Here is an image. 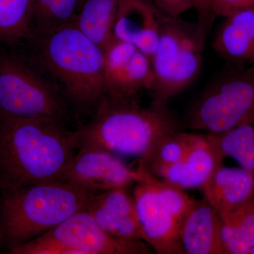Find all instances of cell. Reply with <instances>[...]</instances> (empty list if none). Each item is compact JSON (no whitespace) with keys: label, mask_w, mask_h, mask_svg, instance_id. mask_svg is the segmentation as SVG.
Segmentation results:
<instances>
[{"label":"cell","mask_w":254,"mask_h":254,"mask_svg":"<svg viewBox=\"0 0 254 254\" xmlns=\"http://www.w3.org/2000/svg\"><path fill=\"white\" fill-rule=\"evenodd\" d=\"M75 131L56 118L0 120V190L60 181L78 150Z\"/></svg>","instance_id":"1"},{"label":"cell","mask_w":254,"mask_h":254,"mask_svg":"<svg viewBox=\"0 0 254 254\" xmlns=\"http://www.w3.org/2000/svg\"><path fill=\"white\" fill-rule=\"evenodd\" d=\"M26 43V58L59 89L73 115L91 117L105 97L103 49L74 24Z\"/></svg>","instance_id":"2"},{"label":"cell","mask_w":254,"mask_h":254,"mask_svg":"<svg viewBox=\"0 0 254 254\" xmlns=\"http://www.w3.org/2000/svg\"><path fill=\"white\" fill-rule=\"evenodd\" d=\"M181 129L180 119L168 103L152 99L143 106L138 97H105L75 133L78 148L93 145L143 160L162 138Z\"/></svg>","instance_id":"3"},{"label":"cell","mask_w":254,"mask_h":254,"mask_svg":"<svg viewBox=\"0 0 254 254\" xmlns=\"http://www.w3.org/2000/svg\"><path fill=\"white\" fill-rule=\"evenodd\" d=\"M95 193L61 181L4 190L0 204V233L9 248L50 231L86 208Z\"/></svg>","instance_id":"4"},{"label":"cell","mask_w":254,"mask_h":254,"mask_svg":"<svg viewBox=\"0 0 254 254\" xmlns=\"http://www.w3.org/2000/svg\"><path fill=\"white\" fill-rule=\"evenodd\" d=\"M254 122V64H229L187 112L189 128L222 133Z\"/></svg>","instance_id":"5"},{"label":"cell","mask_w":254,"mask_h":254,"mask_svg":"<svg viewBox=\"0 0 254 254\" xmlns=\"http://www.w3.org/2000/svg\"><path fill=\"white\" fill-rule=\"evenodd\" d=\"M205 41L197 23L161 14L158 46L150 58L153 99L168 103L194 82L201 70Z\"/></svg>","instance_id":"6"},{"label":"cell","mask_w":254,"mask_h":254,"mask_svg":"<svg viewBox=\"0 0 254 254\" xmlns=\"http://www.w3.org/2000/svg\"><path fill=\"white\" fill-rule=\"evenodd\" d=\"M72 112L53 82L26 56L0 55V120L56 118Z\"/></svg>","instance_id":"7"},{"label":"cell","mask_w":254,"mask_h":254,"mask_svg":"<svg viewBox=\"0 0 254 254\" xmlns=\"http://www.w3.org/2000/svg\"><path fill=\"white\" fill-rule=\"evenodd\" d=\"M146 242L119 238L105 232L86 209L23 245L12 254H146Z\"/></svg>","instance_id":"8"},{"label":"cell","mask_w":254,"mask_h":254,"mask_svg":"<svg viewBox=\"0 0 254 254\" xmlns=\"http://www.w3.org/2000/svg\"><path fill=\"white\" fill-rule=\"evenodd\" d=\"M139 180L138 168L132 170L119 155L93 145L78 148L60 178V181L95 194L127 188Z\"/></svg>","instance_id":"9"},{"label":"cell","mask_w":254,"mask_h":254,"mask_svg":"<svg viewBox=\"0 0 254 254\" xmlns=\"http://www.w3.org/2000/svg\"><path fill=\"white\" fill-rule=\"evenodd\" d=\"M103 50L105 97L133 98L152 89L154 76L149 57L115 37Z\"/></svg>","instance_id":"10"},{"label":"cell","mask_w":254,"mask_h":254,"mask_svg":"<svg viewBox=\"0 0 254 254\" xmlns=\"http://www.w3.org/2000/svg\"><path fill=\"white\" fill-rule=\"evenodd\" d=\"M133 197L146 242L158 254H183L180 224L159 200L150 185L137 182Z\"/></svg>","instance_id":"11"},{"label":"cell","mask_w":254,"mask_h":254,"mask_svg":"<svg viewBox=\"0 0 254 254\" xmlns=\"http://www.w3.org/2000/svg\"><path fill=\"white\" fill-rule=\"evenodd\" d=\"M85 209L110 235L146 242L134 197L127 191L126 188L113 189L96 193Z\"/></svg>","instance_id":"12"},{"label":"cell","mask_w":254,"mask_h":254,"mask_svg":"<svg viewBox=\"0 0 254 254\" xmlns=\"http://www.w3.org/2000/svg\"><path fill=\"white\" fill-rule=\"evenodd\" d=\"M162 14L148 0H120L113 36L151 58L158 46Z\"/></svg>","instance_id":"13"},{"label":"cell","mask_w":254,"mask_h":254,"mask_svg":"<svg viewBox=\"0 0 254 254\" xmlns=\"http://www.w3.org/2000/svg\"><path fill=\"white\" fill-rule=\"evenodd\" d=\"M223 160L208 134L198 133L195 143L180 162L148 170L182 190L200 189L215 169L222 165Z\"/></svg>","instance_id":"14"},{"label":"cell","mask_w":254,"mask_h":254,"mask_svg":"<svg viewBox=\"0 0 254 254\" xmlns=\"http://www.w3.org/2000/svg\"><path fill=\"white\" fill-rule=\"evenodd\" d=\"M185 254H228L222 241L220 218L205 198L195 200L180 227Z\"/></svg>","instance_id":"15"},{"label":"cell","mask_w":254,"mask_h":254,"mask_svg":"<svg viewBox=\"0 0 254 254\" xmlns=\"http://www.w3.org/2000/svg\"><path fill=\"white\" fill-rule=\"evenodd\" d=\"M200 189L205 199L221 217L254 197V173L221 165Z\"/></svg>","instance_id":"16"},{"label":"cell","mask_w":254,"mask_h":254,"mask_svg":"<svg viewBox=\"0 0 254 254\" xmlns=\"http://www.w3.org/2000/svg\"><path fill=\"white\" fill-rule=\"evenodd\" d=\"M212 48L228 64H254V6L225 18Z\"/></svg>","instance_id":"17"},{"label":"cell","mask_w":254,"mask_h":254,"mask_svg":"<svg viewBox=\"0 0 254 254\" xmlns=\"http://www.w3.org/2000/svg\"><path fill=\"white\" fill-rule=\"evenodd\" d=\"M83 1V0H32L28 38L26 41L74 24Z\"/></svg>","instance_id":"18"},{"label":"cell","mask_w":254,"mask_h":254,"mask_svg":"<svg viewBox=\"0 0 254 254\" xmlns=\"http://www.w3.org/2000/svg\"><path fill=\"white\" fill-rule=\"evenodd\" d=\"M120 0H83L74 25L93 43L105 48L113 38Z\"/></svg>","instance_id":"19"},{"label":"cell","mask_w":254,"mask_h":254,"mask_svg":"<svg viewBox=\"0 0 254 254\" xmlns=\"http://www.w3.org/2000/svg\"><path fill=\"white\" fill-rule=\"evenodd\" d=\"M220 218L227 254H250L254 247V197Z\"/></svg>","instance_id":"20"},{"label":"cell","mask_w":254,"mask_h":254,"mask_svg":"<svg viewBox=\"0 0 254 254\" xmlns=\"http://www.w3.org/2000/svg\"><path fill=\"white\" fill-rule=\"evenodd\" d=\"M208 136L224 158L234 159L241 168L254 173V122Z\"/></svg>","instance_id":"21"},{"label":"cell","mask_w":254,"mask_h":254,"mask_svg":"<svg viewBox=\"0 0 254 254\" xmlns=\"http://www.w3.org/2000/svg\"><path fill=\"white\" fill-rule=\"evenodd\" d=\"M32 0H0V41L16 45L28 38Z\"/></svg>","instance_id":"22"},{"label":"cell","mask_w":254,"mask_h":254,"mask_svg":"<svg viewBox=\"0 0 254 254\" xmlns=\"http://www.w3.org/2000/svg\"><path fill=\"white\" fill-rule=\"evenodd\" d=\"M137 168L140 173L139 181H144L150 185L162 204L173 215L180 225H181L195 199L190 197L180 187L150 173L143 164L138 163Z\"/></svg>","instance_id":"23"},{"label":"cell","mask_w":254,"mask_h":254,"mask_svg":"<svg viewBox=\"0 0 254 254\" xmlns=\"http://www.w3.org/2000/svg\"><path fill=\"white\" fill-rule=\"evenodd\" d=\"M198 135L179 131L164 137L155 145L148 156L145 160H139V163L148 170L178 163L185 158Z\"/></svg>","instance_id":"24"},{"label":"cell","mask_w":254,"mask_h":254,"mask_svg":"<svg viewBox=\"0 0 254 254\" xmlns=\"http://www.w3.org/2000/svg\"><path fill=\"white\" fill-rule=\"evenodd\" d=\"M213 0H193V8L198 16V27L202 36L206 38L207 33L213 26L216 16L213 11Z\"/></svg>","instance_id":"25"},{"label":"cell","mask_w":254,"mask_h":254,"mask_svg":"<svg viewBox=\"0 0 254 254\" xmlns=\"http://www.w3.org/2000/svg\"><path fill=\"white\" fill-rule=\"evenodd\" d=\"M254 6V0H213V11L215 16H227Z\"/></svg>","instance_id":"26"},{"label":"cell","mask_w":254,"mask_h":254,"mask_svg":"<svg viewBox=\"0 0 254 254\" xmlns=\"http://www.w3.org/2000/svg\"><path fill=\"white\" fill-rule=\"evenodd\" d=\"M174 16L180 17L181 14L193 8V0H172Z\"/></svg>","instance_id":"27"},{"label":"cell","mask_w":254,"mask_h":254,"mask_svg":"<svg viewBox=\"0 0 254 254\" xmlns=\"http://www.w3.org/2000/svg\"><path fill=\"white\" fill-rule=\"evenodd\" d=\"M250 254H254V247L252 249V250L250 251Z\"/></svg>","instance_id":"28"},{"label":"cell","mask_w":254,"mask_h":254,"mask_svg":"<svg viewBox=\"0 0 254 254\" xmlns=\"http://www.w3.org/2000/svg\"><path fill=\"white\" fill-rule=\"evenodd\" d=\"M1 242H2V237H1V233H0V247H1Z\"/></svg>","instance_id":"29"}]
</instances>
